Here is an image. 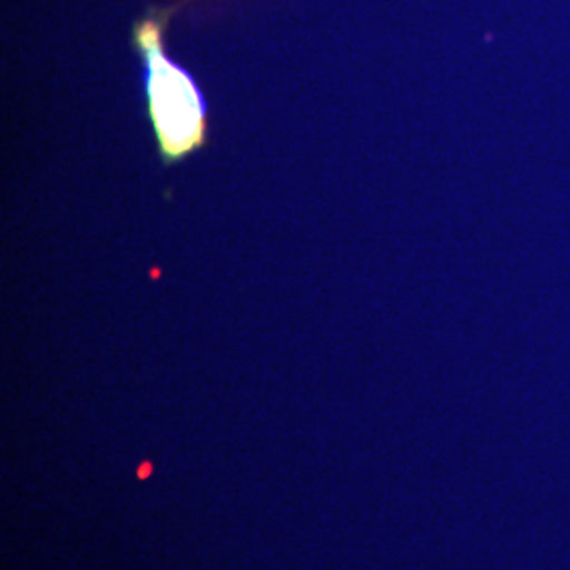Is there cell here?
<instances>
[{"label":"cell","mask_w":570,"mask_h":570,"mask_svg":"<svg viewBox=\"0 0 570 570\" xmlns=\"http://www.w3.org/2000/svg\"><path fill=\"white\" fill-rule=\"evenodd\" d=\"M167 16L155 13L134 26L142 60L146 112L165 165L180 164L207 142V100L195 77L165 51Z\"/></svg>","instance_id":"cell-1"}]
</instances>
